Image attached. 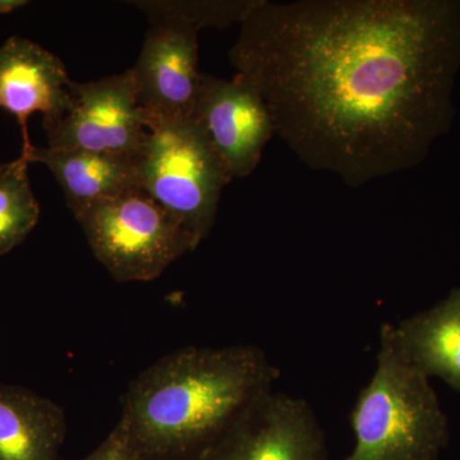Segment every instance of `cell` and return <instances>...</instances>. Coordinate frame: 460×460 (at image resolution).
<instances>
[{
	"mask_svg": "<svg viewBox=\"0 0 460 460\" xmlns=\"http://www.w3.org/2000/svg\"><path fill=\"white\" fill-rule=\"evenodd\" d=\"M229 60L305 165L359 187L420 164L450 128L460 3L255 0Z\"/></svg>",
	"mask_w": 460,
	"mask_h": 460,
	"instance_id": "cell-1",
	"label": "cell"
},
{
	"mask_svg": "<svg viewBox=\"0 0 460 460\" xmlns=\"http://www.w3.org/2000/svg\"><path fill=\"white\" fill-rule=\"evenodd\" d=\"M279 377L253 344L180 348L133 378L114 429L140 460H202Z\"/></svg>",
	"mask_w": 460,
	"mask_h": 460,
	"instance_id": "cell-2",
	"label": "cell"
},
{
	"mask_svg": "<svg viewBox=\"0 0 460 460\" xmlns=\"http://www.w3.org/2000/svg\"><path fill=\"white\" fill-rule=\"evenodd\" d=\"M350 425L356 443L343 460H438L449 438L434 387L399 347L393 323L381 326L376 368Z\"/></svg>",
	"mask_w": 460,
	"mask_h": 460,
	"instance_id": "cell-3",
	"label": "cell"
},
{
	"mask_svg": "<svg viewBox=\"0 0 460 460\" xmlns=\"http://www.w3.org/2000/svg\"><path fill=\"white\" fill-rule=\"evenodd\" d=\"M141 190L172 215L199 247L213 229L230 178L193 118L147 124L138 151Z\"/></svg>",
	"mask_w": 460,
	"mask_h": 460,
	"instance_id": "cell-4",
	"label": "cell"
},
{
	"mask_svg": "<svg viewBox=\"0 0 460 460\" xmlns=\"http://www.w3.org/2000/svg\"><path fill=\"white\" fill-rule=\"evenodd\" d=\"M93 256L115 281H153L195 251L187 230L142 190L75 215Z\"/></svg>",
	"mask_w": 460,
	"mask_h": 460,
	"instance_id": "cell-5",
	"label": "cell"
},
{
	"mask_svg": "<svg viewBox=\"0 0 460 460\" xmlns=\"http://www.w3.org/2000/svg\"><path fill=\"white\" fill-rule=\"evenodd\" d=\"M45 132L49 147L138 154L147 132L146 117L129 71L74 83L65 115Z\"/></svg>",
	"mask_w": 460,
	"mask_h": 460,
	"instance_id": "cell-6",
	"label": "cell"
},
{
	"mask_svg": "<svg viewBox=\"0 0 460 460\" xmlns=\"http://www.w3.org/2000/svg\"><path fill=\"white\" fill-rule=\"evenodd\" d=\"M128 71L146 127L193 118L204 75L199 69L198 30L181 22L154 23Z\"/></svg>",
	"mask_w": 460,
	"mask_h": 460,
	"instance_id": "cell-7",
	"label": "cell"
},
{
	"mask_svg": "<svg viewBox=\"0 0 460 460\" xmlns=\"http://www.w3.org/2000/svg\"><path fill=\"white\" fill-rule=\"evenodd\" d=\"M202 460H329L325 435L304 399L263 395Z\"/></svg>",
	"mask_w": 460,
	"mask_h": 460,
	"instance_id": "cell-8",
	"label": "cell"
},
{
	"mask_svg": "<svg viewBox=\"0 0 460 460\" xmlns=\"http://www.w3.org/2000/svg\"><path fill=\"white\" fill-rule=\"evenodd\" d=\"M193 119L219 157L230 181L255 172L275 136L261 96L235 75L233 80L202 75Z\"/></svg>",
	"mask_w": 460,
	"mask_h": 460,
	"instance_id": "cell-9",
	"label": "cell"
},
{
	"mask_svg": "<svg viewBox=\"0 0 460 460\" xmlns=\"http://www.w3.org/2000/svg\"><path fill=\"white\" fill-rule=\"evenodd\" d=\"M71 81L65 63L53 53L20 36L0 47V109L16 117L23 146H30L27 122L36 111L44 129L65 115L71 99Z\"/></svg>",
	"mask_w": 460,
	"mask_h": 460,
	"instance_id": "cell-10",
	"label": "cell"
},
{
	"mask_svg": "<svg viewBox=\"0 0 460 460\" xmlns=\"http://www.w3.org/2000/svg\"><path fill=\"white\" fill-rule=\"evenodd\" d=\"M30 163H41L53 172L65 192L71 213L98 202L141 190L138 154L96 153L66 148L22 146Z\"/></svg>",
	"mask_w": 460,
	"mask_h": 460,
	"instance_id": "cell-11",
	"label": "cell"
},
{
	"mask_svg": "<svg viewBox=\"0 0 460 460\" xmlns=\"http://www.w3.org/2000/svg\"><path fill=\"white\" fill-rule=\"evenodd\" d=\"M65 410L26 387L0 383V460H58Z\"/></svg>",
	"mask_w": 460,
	"mask_h": 460,
	"instance_id": "cell-12",
	"label": "cell"
},
{
	"mask_svg": "<svg viewBox=\"0 0 460 460\" xmlns=\"http://www.w3.org/2000/svg\"><path fill=\"white\" fill-rule=\"evenodd\" d=\"M393 326L399 347L420 372L460 393V287Z\"/></svg>",
	"mask_w": 460,
	"mask_h": 460,
	"instance_id": "cell-13",
	"label": "cell"
},
{
	"mask_svg": "<svg viewBox=\"0 0 460 460\" xmlns=\"http://www.w3.org/2000/svg\"><path fill=\"white\" fill-rule=\"evenodd\" d=\"M30 160L21 153L0 172V256L20 246L40 217L29 180Z\"/></svg>",
	"mask_w": 460,
	"mask_h": 460,
	"instance_id": "cell-14",
	"label": "cell"
},
{
	"mask_svg": "<svg viewBox=\"0 0 460 460\" xmlns=\"http://www.w3.org/2000/svg\"><path fill=\"white\" fill-rule=\"evenodd\" d=\"M255 0H144L133 2L154 23L181 22L198 30L202 27H228L247 16Z\"/></svg>",
	"mask_w": 460,
	"mask_h": 460,
	"instance_id": "cell-15",
	"label": "cell"
},
{
	"mask_svg": "<svg viewBox=\"0 0 460 460\" xmlns=\"http://www.w3.org/2000/svg\"><path fill=\"white\" fill-rule=\"evenodd\" d=\"M81 460H140L128 449L123 438L115 429Z\"/></svg>",
	"mask_w": 460,
	"mask_h": 460,
	"instance_id": "cell-16",
	"label": "cell"
},
{
	"mask_svg": "<svg viewBox=\"0 0 460 460\" xmlns=\"http://www.w3.org/2000/svg\"><path fill=\"white\" fill-rule=\"evenodd\" d=\"M29 4L26 0H0V14H8Z\"/></svg>",
	"mask_w": 460,
	"mask_h": 460,
	"instance_id": "cell-17",
	"label": "cell"
},
{
	"mask_svg": "<svg viewBox=\"0 0 460 460\" xmlns=\"http://www.w3.org/2000/svg\"><path fill=\"white\" fill-rule=\"evenodd\" d=\"M3 169H4V164H0V172H3Z\"/></svg>",
	"mask_w": 460,
	"mask_h": 460,
	"instance_id": "cell-18",
	"label": "cell"
}]
</instances>
